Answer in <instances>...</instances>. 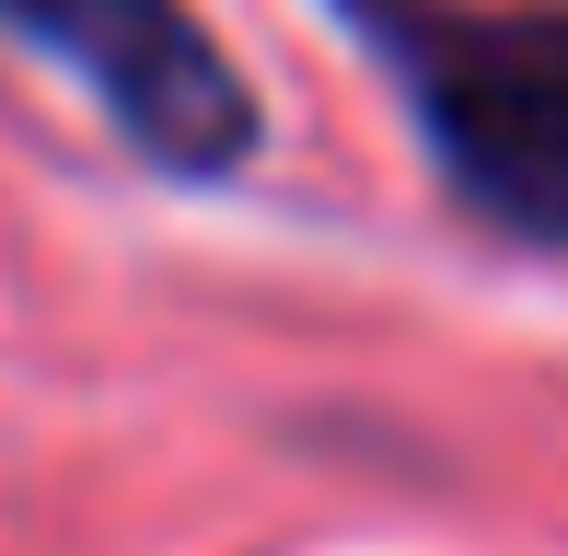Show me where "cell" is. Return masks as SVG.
<instances>
[{
  "label": "cell",
  "mask_w": 568,
  "mask_h": 556,
  "mask_svg": "<svg viewBox=\"0 0 568 556\" xmlns=\"http://www.w3.org/2000/svg\"><path fill=\"white\" fill-rule=\"evenodd\" d=\"M337 12L395 59L464 209L568 256V12H476V0H337Z\"/></svg>",
  "instance_id": "obj_1"
},
{
  "label": "cell",
  "mask_w": 568,
  "mask_h": 556,
  "mask_svg": "<svg viewBox=\"0 0 568 556\" xmlns=\"http://www.w3.org/2000/svg\"><path fill=\"white\" fill-rule=\"evenodd\" d=\"M0 35L82 82L140 163L210 186L255 151V93L186 0H0Z\"/></svg>",
  "instance_id": "obj_2"
}]
</instances>
